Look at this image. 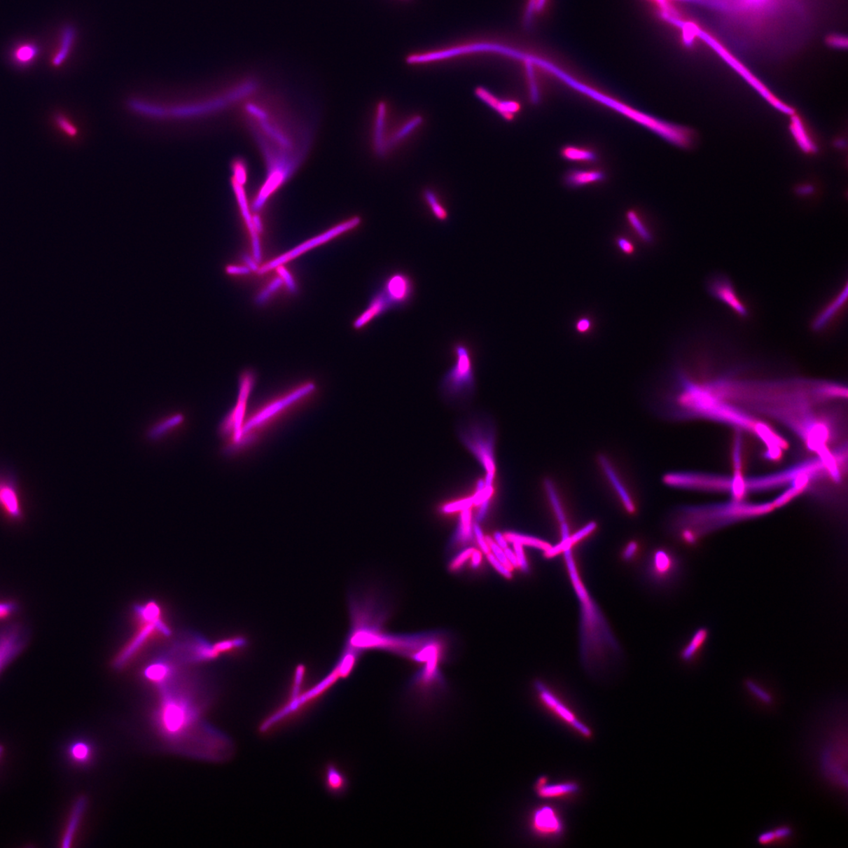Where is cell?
Returning a JSON list of instances; mask_svg holds the SVG:
<instances>
[{
    "instance_id": "6da1fadb",
    "label": "cell",
    "mask_w": 848,
    "mask_h": 848,
    "mask_svg": "<svg viewBox=\"0 0 848 848\" xmlns=\"http://www.w3.org/2000/svg\"><path fill=\"white\" fill-rule=\"evenodd\" d=\"M183 663L169 652L148 674L147 682L157 690L155 728L166 746L177 753L206 760H228L232 744L207 723L208 701L196 681L183 669Z\"/></svg>"
},
{
    "instance_id": "7a4b0ae2",
    "label": "cell",
    "mask_w": 848,
    "mask_h": 848,
    "mask_svg": "<svg viewBox=\"0 0 848 848\" xmlns=\"http://www.w3.org/2000/svg\"><path fill=\"white\" fill-rule=\"evenodd\" d=\"M691 1V0H690ZM747 50L799 47L816 24L821 0H692Z\"/></svg>"
},
{
    "instance_id": "3957f363",
    "label": "cell",
    "mask_w": 848,
    "mask_h": 848,
    "mask_svg": "<svg viewBox=\"0 0 848 848\" xmlns=\"http://www.w3.org/2000/svg\"><path fill=\"white\" fill-rule=\"evenodd\" d=\"M572 548H567L562 553L569 579L580 603L581 658L589 674L597 676L605 671L612 660H617L621 650L603 613L581 580Z\"/></svg>"
},
{
    "instance_id": "277c9868",
    "label": "cell",
    "mask_w": 848,
    "mask_h": 848,
    "mask_svg": "<svg viewBox=\"0 0 848 848\" xmlns=\"http://www.w3.org/2000/svg\"><path fill=\"white\" fill-rule=\"evenodd\" d=\"M847 708L843 705L834 711L832 723L821 730L815 749V765L821 778L839 793L847 791Z\"/></svg>"
},
{
    "instance_id": "5b68a950",
    "label": "cell",
    "mask_w": 848,
    "mask_h": 848,
    "mask_svg": "<svg viewBox=\"0 0 848 848\" xmlns=\"http://www.w3.org/2000/svg\"><path fill=\"white\" fill-rule=\"evenodd\" d=\"M316 390L315 384L307 383L295 390L265 404L257 410L254 415L246 418L241 437L232 449L230 455L243 450L255 441L258 431H263L276 420L286 414L293 408L301 403Z\"/></svg>"
},
{
    "instance_id": "8992f818",
    "label": "cell",
    "mask_w": 848,
    "mask_h": 848,
    "mask_svg": "<svg viewBox=\"0 0 848 848\" xmlns=\"http://www.w3.org/2000/svg\"><path fill=\"white\" fill-rule=\"evenodd\" d=\"M134 611L138 621L137 631L116 658V668H124L152 641L171 635V630L166 625L157 603L148 602L144 605L138 606Z\"/></svg>"
},
{
    "instance_id": "52a82bcc",
    "label": "cell",
    "mask_w": 848,
    "mask_h": 848,
    "mask_svg": "<svg viewBox=\"0 0 848 848\" xmlns=\"http://www.w3.org/2000/svg\"><path fill=\"white\" fill-rule=\"evenodd\" d=\"M455 362L441 381V391L451 401L470 398L475 392V377L473 353L464 341L457 342L452 347Z\"/></svg>"
},
{
    "instance_id": "ba28073f",
    "label": "cell",
    "mask_w": 848,
    "mask_h": 848,
    "mask_svg": "<svg viewBox=\"0 0 848 848\" xmlns=\"http://www.w3.org/2000/svg\"><path fill=\"white\" fill-rule=\"evenodd\" d=\"M459 437L487 472L485 478V487H494L496 463V436L493 426L489 423L476 420L461 427L459 431Z\"/></svg>"
},
{
    "instance_id": "9c48e42d",
    "label": "cell",
    "mask_w": 848,
    "mask_h": 848,
    "mask_svg": "<svg viewBox=\"0 0 848 848\" xmlns=\"http://www.w3.org/2000/svg\"><path fill=\"white\" fill-rule=\"evenodd\" d=\"M256 377L253 372H244L239 380V393L236 405L226 414L220 423L218 433L225 442L223 452L229 453L241 437L245 419L247 418V405L250 394L255 385Z\"/></svg>"
},
{
    "instance_id": "30bf717a",
    "label": "cell",
    "mask_w": 848,
    "mask_h": 848,
    "mask_svg": "<svg viewBox=\"0 0 848 848\" xmlns=\"http://www.w3.org/2000/svg\"><path fill=\"white\" fill-rule=\"evenodd\" d=\"M360 223L361 218L359 217H354L347 220L346 222L335 225L332 229L323 232V234L316 236L312 239H309L305 242H303L301 244L296 246V247L294 249L286 252V253L277 256L274 258V260L264 263L261 265V267H260L257 274L261 275L265 274L268 273V272L280 267V265H284L288 263L296 260V258H299L300 256L305 254L306 252L319 247L320 245L332 241L333 239L345 234V232L347 231L357 228Z\"/></svg>"
},
{
    "instance_id": "8fae6325",
    "label": "cell",
    "mask_w": 848,
    "mask_h": 848,
    "mask_svg": "<svg viewBox=\"0 0 848 848\" xmlns=\"http://www.w3.org/2000/svg\"><path fill=\"white\" fill-rule=\"evenodd\" d=\"M534 688L543 707L559 718L568 727L573 728L576 732L586 739L593 737L592 730L576 715L560 698L557 697L547 686L541 681H536Z\"/></svg>"
},
{
    "instance_id": "7c38bea8",
    "label": "cell",
    "mask_w": 848,
    "mask_h": 848,
    "mask_svg": "<svg viewBox=\"0 0 848 848\" xmlns=\"http://www.w3.org/2000/svg\"><path fill=\"white\" fill-rule=\"evenodd\" d=\"M239 99V97L236 89L231 90L228 95L221 98H216L212 100H209L203 102L195 103V104H189L183 106H173L171 108H165L160 106V118H192V116H202L207 113L216 112L217 110L221 109L228 106L230 103L236 102Z\"/></svg>"
},
{
    "instance_id": "4fadbf2b",
    "label": "cell",
    "mask_w": 848,
    "mask_h": 848,
    "mask_svg": "<svg viewBox=\"0 0 848 848\" xmlns=\"http://www.w3.org/2000/svg\"><path fill=\"white\" fill-rule=\"evenodd\" d=\"M0 510L13 520L23 516V501L19 485L11 474L0 473Z\"/></svg>"
},
{
    "instance_id": "5bb4252c",
    "label": "cell",
    "mask_w": 848,
    "mask_h": 848,
    "mask_svg": "<svg viewBox=\"0 0 848 848\" xmlns=\"http://www.w3.org/2000/svg\"><path fill=\"white\" fill-rule=\"evenodd\" d=\"M396 309L409 306L415 296V283L412 277L404 271H397L385 280L383 286Z\"/></svg>"
},
{
    "instance_id": "9a60e30c",
    "label": "cell",
    "mask_w": 848,
    "mask_h": 848,
    "mask_svg": "<svg viewBox=\"0 0 848 848\" xmlns=\"http://www.w3.org/2000/svg\"><path fill=\"white\" fill-rule=\"evenodd\" d=\"M530 826L534 833L543 837H558L564 831L559 814L551 806L536 809L531 815Z\"/></svg>"
},
{
    "instance_id": "2e32d148",
    "label": "cell",
    "mask_w": 848,
    "mask_h": 848,
    "mask_svg": "<svg viewBox=\"0 0 848 848\" xmlns=\"http://www.w3.org/2000/svg\"><path fill=\"white\" fill-rule=\"evenodd\" d=\"M598 463L600 469L603 471L607 481L611 484L615 494H617L618 499L623 503L627 513L630 514L635 513L637 510L636 503L634 502L629 489H627L624 482L621 481L618 471L615 470L609 458L604 454H601L598 457Z\"/></svg>"
},
{
    "instance_id": "e0dca14e",
    "label": "cell",
    "mask_w": 848,
    "mask_h": 848,
    "mask_svg": "<svg viewBox=\"0 0 848 848\" xmlns=\"http://www.w3.org/2000/svg\"><path fill=\"white\" fill-rule=\"evenodd\" d=\"M580 786L574 781L550 783L548 777L540 776L535 782L534 791L541 799H561L580 792Z\"/></svg>"
},
{
    "instance_id": "ac0fdd59",
    "label": "cell",
    "mask_w": 848,
    "mask_h": 848,
    "mask_svg": "<svg viewBox=\"0 0 848 848\" xmlns=\"http://www.w3.org/2000/svg\"><path fill=\"white\" fill-rule=\"evenodd\" d=\"M475 95L479 100L494 109L506 121H513L517 114L521 111L522 106L519 102L500 99L487 88L478 87L475 90Z\"/></svg>"
},
{
    "instance_id": "d6986e66",
    "label": "cell",
    "mask_w": 848,
    "mask_h": 848,
    "mask_svg": "<svg viewBox=\"0 0 848 848\" xmlns=\"http://www.w3.org/2000/svg\"><path fill=\"white\" fill-rule=\"evenodd\" d=\"M394 307V303L387 296L383 288L375 293L370 301V305L367 307L363 313L354 323V327L356 329H360L367 326L380 316L384 314L387 312Z\"/></svg>"
},
{
    "instance_id": "ffe728a7",
    "label": "cell",
    "mask_w": 848,
    "mask_h": 848,
    "mask_svg": "<svg viewBox=\"0 0 848 848\" xmlns=\"http://www.w3.org/2000/svg\"><path fill=\"white\" fill-rule=\"evenodd\" d=\"M232 186H234V189H235V191L236 193V196L237 197L239 208H241L242 216L244 217L246 225H247V228L250 232V235H251V244H252V251H252V252H253V257H254L255 260L258 263H260L262 260V250H261V245H260V237H258V235L257 234V232L256 231V230L254 228L253 223H252L251 214L250 213V210L248 207L247 200H246V197L244 196L243 187L241 183H237L236 181H235L234 179H232Z\"/></svg>"
},
{
    "instance_id": "44dd1931",
    "label": "cell",
    "mask_w": 848,
    "mask_h": 848,
    "mask_svg": "<svg viewBox=\"0 0 848 848\" xmlns=\"http://www.w3.org/2000/svg\"><path fill=\"white\" fill-rule=\"evenodd\" d=\"M710 289L711 292L714 295L732 307L737 313L741 315H746L747 314L746 308L744 307L739 297L737 296L732 286H731L727 279H724L723 277L716 278L711 283Z\"/></svg>"
},
{
    "instance_id": "7402d4cb",
    "label": "cell",
    "mask_w": 848,
    "mask_h": 848,
    "mask_svg": "<svg viewBox=\"0 0 848 848\" xmlns=\"http://www.w3.org/2000/svg\"><path fill=\"white\" fill-rule=\"evenodd\" d=\"M794 837V828L791 825L781 824L760 833L756 841L760 845L781 846L791 844Z\"/></svg>"
},
{
    "instance_id": "603a6c76",
    "label": "cell",
    "mask_w": 848,
    "mask_h": 848,
    "mask_svg": "<svg viewBox=\"0 0 848 848\" xmlns=\"http://www.w3.org/2000/svg\"><path fill=\"white\" fill-rule=\"evenodd\" d=\"M185 422V417L182 413H176L166 417L155 423L148 429L147 437L152 441H160L171 433L176 431Z\"/></svg>"
},
{
    "instance_id": "cb8c5ba5",
    "label": "cell",
    "mask_w": 848,
    "mask_h": 848,
    "mask_svg": "<svg viewBox=\"0 0 848 848\" xmlns=\"http://www.w3.org/2000/svg\"><path fill=\"white\" fill-rule=\"evenodd\" d=\"M387 106L384 102L379 103L375 116L373 132V146L375 153L379 156H384L387 150Z\"/></svg>"
},
{
    "instance_id": "d4e9b609",
    "label": "cell",
    "mask_w": 848,
    "mask_h": 848,
    "mask_svg": "<svg viewBox=\"0 0 848 848\" xmlns=\"http://www.w3.org/2000/svg\"><path fill=\"white\" fill-rule=\"evenodd\" d=\"M606 177V173L599 169H574L566 174L564 182L569 187L578 188L603 182Z\"/></svg>"
},
{
    "instance_id": "484cf974",
    "label": "cell",
    "mask_w": 848,
    "mask_h": 848,
    "mask_svg": "<svg viewBox=\"0 0 848 848\" xmlns=\"http://www.w3.org/2000/svg\"><path fill=\"white\" fill-rule=\"evenodd\" d=\"M846 295L847 289H845L844 292L840 293L836 297V299L828 303V305L822 310L814 321V328L815 330L820 331V330L826 328L839 315L841 309H842V305L845 303Z\"/></svg>"
},
{
    "instance_id": "4316f807",
    "label": "cell",
    "mask_w": 848,
    "mask_h": 848,
    "mask_svg": "<svg viewBox=\"0 0 848 848\" xmlns=\"http://www.w3.org/2000/svg\"><path fill=\"white\" fill-rule=\"evenodd\" d=\"M20 648V637L15 631L6 632L0 637V669Z\"/></svg>"
},
{
    "instance_id": "83f0119b",
    "label": "cell",
    "mask_w": 848,
    "mask_h": 848,
    "mask_svg": "<svg viewBox=\"0 0 848 848\" xmlns=\"http://www.w3.org/2000/svg\"><path fill=\"white\" fill-rule=\"evenodd\" d=\"M423 122V116L420 115L413 116L412 118L404 122L403 124L398 127L396 130L390 135V137L387 139V152L390 150V148L396 146L400 144V142L405 140L408 136L410 135L413 131H415L418 127L422 125Z\"/></svg>"
},
{
    "instance_id": "f1b7e54d",
    "label": "cell",
    "mask_w": 848,
    "mask_h": 848,
    "mask_svg": "<svg viewBox=\"0 0 848 848\" xmlns=\"http://www.w3.org/2000/svg\"><path fill=\"white\" fill-rule=\"evenodd\" d=\"M709 636V630L705 627L697 630L692 636L690 642L683 650L681 657L683 661L691 662L697 658L707 644Z\"/></svg>"
},
{
    "instance_id": "f546056e",
    "label": "cell",
    "mask_w": 848,
    "mask_h": 848,
    "mask_svg": "<svg viewBox=\"0 0 848 848\" xmlns=\"http://www.w3.org/2000/svg\"><path fill=\"white\" fill-rule=\"evenodd\" d=\"M71 761L77 765L87 766L92 761L95 750L92 744L86 741H76L68 749Z\"/></svg>"
},
{
    "instance_id": "4dcf8cb0",
    "label": "cell",
    "mask_w": 848,
    "mask_h": 848,
    "mask_svg": "<svg viewBox=\"0 0 848 848\" xmlns=\"http://www.w3.org/2000/svg\"><path fill=\"white\" fill-rule=\"evenodd\" d=\"M746 688L750 696L762 707L773 709L776 707V699L773 693L763 685L753 681H748Z\"/></svg>"
},
{
    "instance_id": "1f68e13d",
    "label": "cell",
    "mask_w": 848,
    "mask_h": 848,
    "mask_svg": "<svg viewBox=\"0 0 848 848\" xmlns=\"http://www.w3.org/2000/svg\"><path fill=\"white\" fill-rule=\"evenodd\" d=\"M473 524L471 508L461 510L453 540L459 545H466L469 543L474 536Z\"/></svg>"
},
{
    "instance_id": "d6a6232c",
    "label": "cell",
    "mask_w": 848,
    "mask_h": 848,
    "mask_svg": "<svg viewBox=\"0 0 848 848\" xmlns=\"http://www.w3.org/2000/svg\"><path fill=\"white\" fill-rule=\"evenodd\" d=\"M560 155L563 159L581 163H595L599 158L598 154L591 148L569 145L561 148Z\"/></svg>"
},
{
    "instance_id": "836d02e7",
    "label": "cell",
    "mask_w": 848,
    "mask_h": 848,
    "mask_svg": "<svg viewBox=\"0 0 848 848\" xmlns=\"http://www.w3.org/2000/svg\"><path fill=\"white\" fill-rule=\"evenodd\" d=\"M326 785L328 791L335 795L346 791L347 781L344 773L334 765H328L326 770Z\"/></svg>"
},
{
    "instance_id": "e575fe53",
    "label": "cell",
    "mask_w": 848,
    "mask_h": 848,
    "mask_svg": "<svg viewBox=\"0 0 848 848\" xmlns=\"http://www.w3.org/2000/svg\"><path fill=\"white\" fill-rule=\"evenodd\" d=\"M543 485H545V489L548 498V501L550 504H551V507L554 511L556 520H558L560 524L567 522V515L565 513L564 508H563L558 490H557L554 482L551 480V479L547 478L545 479V482H543Z\"/></svg>"
},
{
    "instance_id": "d590c367",
    "label": "cell",
    "mask_w": 848,
    "mask_h": 848,
    "mask_svg": "<svg viewBox=\"0 0 848 848\" xmlns=\"http://www.w3.org/2000/svg\"><path fill=\"white\" fill-rule=\"evenodd\" d=\"M505 538L510 543H519L520 545L527 547L534 548L541 550L543 552L547 551L552 545L549 543L537 538L536 536L524 535L515 532H507L503 534Z\"/></svg>"
},
{
    "instance_id": "8d00e7d4",
    "label": "cell",
    "mask_w": 848,
    "mask_h": 848,
    "mask_svg": "<svg viewBox=\"0 0 848 848\" xmlns=\"http://www.w3.org/2000/svg\"><path fill=\"white\" fill-rule=\"evenodd\" d=\"M85 807H86L85 800L80 799L78 801L76 802V804L74 806V808L73 810V813H72V814H71V819L69 820V824L67 828V831L66 834H64V837L63 839V842L64 843V847L69 846L70 843L72 842L74 837L75 832L76 831L77 828H78V826L80 825V822L81 821V818L83 816L84 810H85Z\"/></svg>"
},
{
    "instance_id": "74e56055",
    "label": "cell",
    "mask_w": 848,
    "mask_h": 848,
    "mask_svg": "<svg viewBox=\"0 0 848 848\" xmlns=\"http://www.w3.org/2000/svg\"><path fill=\"white\" fill-rule=\"evenodd\" d=\"M424 200L429 205L433 216L440 222H447L449 212L443 204L439 202L436 193L430 189H426L423 193Z\"/></svg>"
},
{
    "instance_id": "f35d334b",
    "label": "cell",
    "mask_w": 848,
    "mask_h": 848,
    "mask_svg": "<svg viewBox=\"0 0 848 848\" xmlns=\"http://www.w3.org/2000/svg\"><path fill=\"white\" fill-rule=\"evenodd\" d=\"M74 39L75 31L74 29L69 27L64 30L61 47L53 60V64L55 66H60V64L67 60L71 48H72Z\"/></svg>"
},
{
    "instance_id": "ab89813d",
    "label": "cell",
    "mask_w": 848,
    "mask_h": 848,
    "mask_svg": "<svg viewBox=\"0 0 848 848\" xmlns=\"http://www.w3.org/2000/svg\"><path fill=\"white\" fill-rule=\"evenodd\" d=\"M626 217L633 230H635L637 235L641 239H642V241L646 243H651L653 241V237L650 231L646 228V225L643 223L642 220H641L636 211L630 210L627 212Z\"/></svg>"
},
{
    "instance_id": "60d3db41",
    "label": "cell",
    "mask_w": 848,
    "mask_h": 848,
    "mask_svg": "<svg viewBox=\"0 0 848 848\" xmlns=\"http://www.w3.org/2000/svg\"><path fill=\"white\" fill-rule=\"evenodd\" d=\"M653 565H655L658 574L666 575L674 568V561L668 552L661 550V551L657 552L653 557Z\"/></svg>"
},
{
    "instance_id": "b9f144b4",
    "label": "cell",
    "mask_w": 848,
    "mask_h": 848,
    "mask_svg": "<svg viewBox=\"0 0 848 848\" xmlns=\"http://www.w3.org/2000/svg\"><path fill=\"white\" fill-rule=\"evenodd\" d=\"M38 50L31 44H25L16 50L15 57L18 63L25 64L30 63L36 56Z\"/></svg>"
},
{
    "instance_id": "7bdbcfd3",
    "label": "cell",
    "mask_w": 848,
    "mask_h": 848,
    "mask_svg": "<svg viewBox=\"0 0 848 848\" xmlns=\"http://www.w3.org/2000/svg\"><path fill=\"white\" fill-rule=\"evenodd\" d=\"M283 284V281L280 277H277L274 278V280H272L268 286L262 290L261 292L257 296L256 303L258 304V305H263V304L267 302L270 299L272 294L277 292V291L281 287Z\"/></svg>"
},
{
    "instance_id": "ee69618b",
    "label": "cell",
    "mask_w": 848,
    "mask_h": 848,
    "mask_svg": "<svg viewBox=\"0 0 848 848\" xmlns=\"http://www.w3.org/2000/svg\"><path fill=\"white\" fill-rule=\"evenodd\" d=\"M473 505V496H470L468 498H465V499L444 505L442 508V511L444 514H452L457 513V511H461L465 509L471 508Z\"/></svg>"
},
{
    "instance_id": "f6af8a7d",
    "label": "cell",
    "mask_w": 848,
    "mask_h": 848,
    "mask_svg": "<svg viewBox=\"0 0 848 848\" xmlns=\"http://www.w3.org/2000/svg\"><path fill=\"white\" fill-rule=\"evenodd\" d=\"M485 539H487V541L488 545L490 548L491 553L493 554L496 557V558L502 563V564L504 567H506L509 569L510 571L513 572L514 567L513 566H511L510 562L508 561V559L507 558L506 555H505L503 549L501 548L499 545H498L497 543L494 541V540L492 539L491 537L487 536V537H485Z\"/></svg>"
},
{
    "instance_id": "bcb514c9",
    "label": "cell",
    "mask_w": 848,
    "mask_h": 848,
    "mask_svg": "<svg viewBox=\"0 0 848 848\" xmlns=\"http://www.w3.org/2000/svg\"><path fill=\"white\" fill-rule=\"evenodd\" d=\"M597 522H588V524H586V525L584 527H582L581 529L578 530L577 532L574 533L573 535H571V536H569V542H571V545L574 547V545H575L576 543H578V542L585 539V537H587L588 536L592 534L594 532V531L595 529H597Z\"/></svg>"
},
{
    "instance_id": "7dc6e473",
    "label": "cell",
    "mask_w": 848,
    "mask_h": 848,
    "mask_svg": "<svg viewBox=\"0 0 848 848\" xmlns=\"http://www.w3.org/2000/svg\"><path fill=\"white\" fill-rule=\"evenodd\" d=\"M278 275L281 278L283 283L286 284L290 293H296L297 291L296 283L293 277L290 272L284 267V265H280L276 268Z\"/></svg>"
},
{
    "instance_id": "c3c4849f",
    "label": "cell",
    "mask_w": 848,
    "mask_h": 848,
    "mask_svg": "<svg viewBox=\"0 0 848 848\" xmlns=\"http://www.w3.org/2000/svg\"><path fill=\"white\" fill-rule=\"evenodd\" d=\"M475 550V549L473 548H469L464 550L461 554L458 555L454 560L451 562V571H458L459 569H461L464 566V563L471 559V557L472 554H473Z\"/></svg>"
},
{
    "instance_id": "681fc988",
    "label": "cell",
    "mask_w": 848,
    "mask_h": 848,
    "mask_svg": "<svg viewBox=\"0 0 848 848\" xmlns=\"http://www.w3.org/2000/svg\"><path fill=\"white\" fill-rule=\"evenodd\" d=\"M513 543V548H514V552L516 555L517 562H519V568H520L523 572H525V573L528 572L529 571V564H528V562H527V557L525 555V552H524L523 546L522 545H520V543H519L515 542Z\"/></svg>"
},
{
    "instance_id": "f907efd6",
    "label": "cell",
    "mask_w": 848,
    "mask_h": 848,
    "mask_svg": "<svg viewBox=\"0 0 848 848\" xmlns=\"http://www.w3.org/2000/svg\"><path fill=\"white\" fill-rule=\"evenodd\" d=\"M473 530H474V536H475V538L477 540L478 545L479 548H481L482 552L485 553V555H487L489 552H491L489 546L487 541V539H485L482 530L480 526L478 525V522H475L473 524Z\"/></svg>"
},
{
    "instance_id": "816d5d0a",
    "label": "cell",
    "mask_w": 848,
    "mask_h": 848,
    "mask_svg": "<svg viewBox=\"0 0 848 848\" xmlns=\"http://www.w3.org/2000/svg\"><path fill=\"white\" fill-rule=\"evenodd\" d=\"M487 559H488L489 562L490 563V564L492 566L494 567V568L496 569V571L498 573H499L502 576H503V577L505 578L510 579L511 578H513V574H511V571H510L509 569L506 567H504L502 564V563L499 560H498L493 554L489 552V554L487 555Z\"/></svg>"
},
{
    "instance_id": "f5cc1de1",
    "label": "cell",
    "mask_w": 848,
    "mask_h": 848,
    "mask_svg": "<svg viewBox=\"0 0 848 848\" xmlns=\"http://www.w3.org/2000/svg\"><path fill=\"white\" fill-rule=\"evenodd\" d=\"M617 244L618 248L621 251L624 252L625 254L632 255L634 253V252H635L636 249L634 247L633 244L630 241V239H627L624 237H618L617 239Z\"/></svg>"
},
{
    "instance_id": "db71d44e",
    "label": "cell",
    "mask_w": 848,
    "mask_h": 848,
    "mask_svg": "<svg viewBox=\"0 0 848 848\" xmlns=\"http://www.w3.org/2000/svg\"><path fill=\"white\" fill-rule=\"evenodd\" d=\"M57 120L58 125H60V126L63 129V130L64 132H66L68 134H69L71 136H74L76 134V133H77L76 128H75L72 125H71L70 123L66 118H63V116H58Z\"/></svg>"
},
{
    "instance_id": "11a10c76",
    "label": "cell",
    "mask_w": 848,
    "mask_h": 848,
    "mask_svg": "<svg viewBox=\"0 0 848 848\" xmlns=\"http://www.w3.org/2000/svg\"><path fill=\"white\" fill-rule=\"evenodd\" d=\"M638 545L635 541H632L627 545L625 549L623 557L627 561L631 560L637 552Z\"/></svg>"
},
{
    "instance_id": "9f6ffc18",
    "label": "cell",
    "mask_w": 848,
    "mask_h": 848,
    "mask_svg": "<svg viewBox=\"0 0 848 848\" xmlns=\"http://www.w3.org/2000/svg\"><path fill=\"white\" fill-rule=\"evenodd\" d=\"M592 321L590 319L583 318L578 321L576 324V329L579 333H586L591 329Z\"/></svg>"
},
{
    "instance_id": "6f0895ef",
    "label": "cell",
    "mask_w": 848,
    "mask_h": 848,
    "mask_svg": "<svg viewBox=\"0 0 848 848\" xmlns=\"http://www.w3.org/2000/svg\"><path fill=\"white\" fill-rule=\"evenodd\" d=\"M228 273L235 275H247L251 273V270L247 267H242V265H230L228 267Z\"/></svg>"
},
{
    "instance_id": "680465c9",
    "label": "cell",
    "mask_w": 848,
    "mask_h": 848,
    "mask_svg": "<svg viewBox=\"0 0 848 848\" xmlns=\"http://www.w3.org/2000/svg\"><path fill=\"white\" fill-rule=\"evenodd\" d=\"M244 261L251 271L256 272L257 273L258 269H260V265H258V263L255 260L254 257L252 258L248 255H245L244 256Z\"/></svg>"
},
{
    "instance_id": "91938a15",
    "label": "cell",
    "mask_w": 848,
    "mask_h": 848,
    "mask_svg": "<svg viewBox=\"0 0 848 848\" xmlns=\"http://www.w3.org/2000/svg\"><path fill=\"white\" fill-rule=\"evenodd\" d=\"M503 551L505 552V555H506L507 558H508V561L510 562L511 566H513L514 568H519V562H517L516 555H515L514 551H513V550H511L508 547L506 548H504Z\"/></svg>"
},
{
    "instance_id": "94428289",
    "label": "cell",
    "mask_w": 848,
    "mask_h": 848,
    "mask_svg": "<svg viewBox=\"0 0 848 848\" xmlns=\"http://www.w3.org/2000/svg\"><path fill=\"white\" fill-rule=\"evenodd\" d=\"M471 559L472 567H473L475 569L478 568L481 564V562L482 560V555L481 552H479V551H477V550H475L473 554H472V555L471 557Z\"/></svg>"
},
{
    "instance_id": "6125c7cd",
    "label": "cell",
    "mask_w": 848,
    "mask_h": 848,
    "mask_svg": "<svg viewBox=\"0 0 848 848\" xmlns=\"http://www.w3.org/2000/svg\"><path fill=\"white\" fill-rule=\"evenodd\" d=\"M494 541L503 549L508 547V542L507 541L506 538H505L503 534L500 532L495 533Z\"/></svg>"
}]
</instances>
